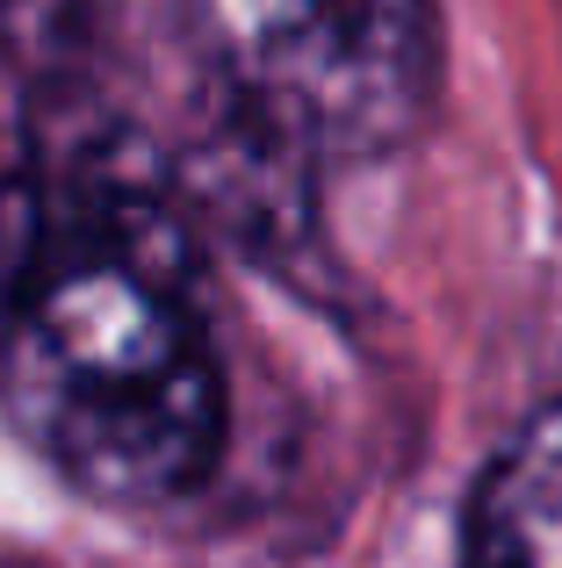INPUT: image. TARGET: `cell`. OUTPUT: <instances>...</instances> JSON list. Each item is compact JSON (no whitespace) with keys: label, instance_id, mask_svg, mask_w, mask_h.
I'll use <instances>...</instances> for the list:
<instances>
[{"label":"cell","instance_id":"obj_4","mask_svg":"<svg viewBox=\"0 0 562 568\" xmlns=\"http://www.w3.org/2000/svg\"><path fill=\"white\" fill-rule=\"evenodd\" d=\"M109 0H0V72L58 80L94 43Z\"/></svg>","mask_w":562,"mask_h":568},{"label":"cell","instance_id":"obj_2","mask_svg":"<svg viewBox=\"0 0 562 568\" xmlns=\"http://www.w3.org/2000/svg\"><path fill=\"white\" fill-rule=\"evenodd\" d=\"M239 130L295 166L382 159L433 115L440 0H188Z\"/></svg>","mask_w":562,"mask_h":568},{"label":"cell","instance_id":"obj_1","mask_svg":"<svg viewBox=\"0 0 562 568\" xmlns=\"http://www.w3.org/2000/svg\"><path fill=\"white\" fill-rule=\"evenodd\" d=\"M0 260V417L87 504L167 511L217 475L231 382L188 231L144 181H14Z\"/></svg>","mask_w":562,"mask_h":568},{"label":"cell","instance_id":"obj_3","mask_svg":"<svg viewBox=\"0 0 562 568\" xmlns=\"http://www.w3.org/2000/svg\"><path fill=\"white\" fill-rule=\"evenodd\" d=\"M454 568H562V396L483 460Z\"/></svg>","mask_w":562,"mask_h":568}]
</instances>
